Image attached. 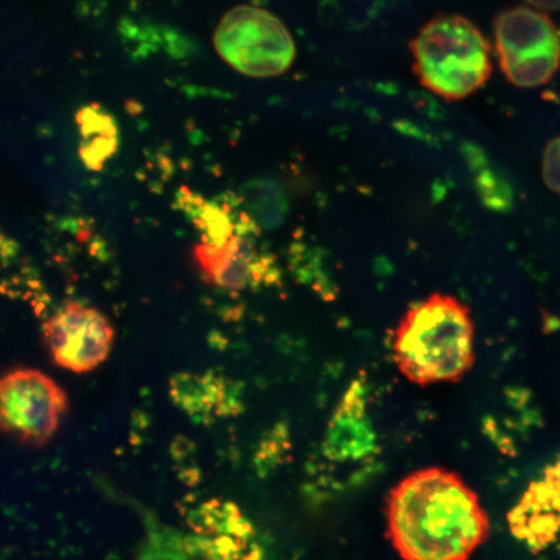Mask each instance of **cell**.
I'll return each instance as SVG.
<instances>
[{
	"mask_svg": "<svg viewBox=\"0 0 560 560\" xmlns=\"http://www.w3.org/2000/svg\"><path fill=\"white\" fill-rule=\"evenodd\" d=\"M42 332L56 365L75 374L100 368L108 359L116 335L101 311L77 301L52 314Z\"/></svg>",
	"mask_w": 560,
	"mask_h": 560,
	"instance_id": "52a82bcc",
	"label": "cell"
},
{
	"mask_svg": "<svg viewBox=\"0 0 560 560\" xmlns=\"http://www.w3.org/2000/svg\"><path fill=\"white\" fill-rule=\"evenodd\" d=\"M529 4L546 11H559L560 0H525Z\"/></svg>",
	"mask_w": 560,
	"mask_h": 560,
	"instance_id": "e0dca14e",
	"label": "cell"
},
{
	"mask_svg": "<svg viewBox=\"0 0 560 560\" xmlns=\"http://www.w3.org/2000/svg\"><path fill=\"white\" fill-rule=\"evenodd\" d=\"M172 397L188 416L201 422L235 416L240 397L233 385L212 375H179L172 382Z\"/></svg>",
	"mask_w": 560,
	"mask_h": 560,
	"instance_id": "7c38bea8",
	"label": "cell"
},
{
	"mask_svg": "<svg viewBox=\"0 0 560 560\" xmlns=\"http://www.w3.org/2000/svg\"><path fill=\"white\" fill-rule=\"evenodd\" d=\"M188 524L205 560H262L254 524L234 502L213 499L201 503Z\"/></svg>",
	"mask_w": 560,
	"mask_h": 560,
	"instance_id": "ba28073f",
	"label": "cell"
},
{
	"mask_svg": "<svg viewBox=\"0 0 560 560\" xmlns=\"http://www.w3.org/2000/svg\"><path fill=\"white\" fill-rule=\"evenodd\" d=\"M194 258L208 282L225 291L248 289L260 282L266 270L254 244L234 233L199 244Z\"/></svg>",
	"mask_w": 560,
	"mask_h": 560,
	"instance_id": "30bf717a",
	"label": "cell"
},
{
	"mask_svg": "<svg viewBox=\"0 0 560 560\" xmlns=\"http://www.w3.org/2000/svg\"><path fill=\"white\" fill-rule=\"evenodd\" d=\"M388 534L404 560H470L490 524L478 494L445 468H423L392 489Z\"/></svg>",
	"mask_w": 560,
	"mask_h": 560,
	"instance_id": "6da1fadb",
	"label": "cell"
},
{
	"mask_svg": "<svg viewBox=\"0 0 560 560\" xmlns=\"http://www.w3.org/2000/svg\"><path fill=\"white\" fill-rule=\"evenodd\" d=\"M68 408L66 390L37 369L0 375V433L13 443L30 450L50 444Z\"/></svg>",
	"mask_w": 560,
	"mask_h": 560,
	"instance_id": "5b68a950",
	"label": "cell"
},
{
	"mask_svg": "<svg viewBox=\"0 0 560 560\" xmlns=\"http://www.w3.org/2000/svg\"><path fill=\"white\" fill-rule=\"evenodd\" d=\"M80 131V156L90 171H101L118 149V129L114 116L97 104L77 112Z\"/></svg>",
	"mask_w": 560,
	"mask_h": 560,
	"instance_id": "4fadbf2b",
	"label": "cell"
},
{
	"mask_svg": "<svg viewBox=\"0 0 560 560\" xmlns=\"http://www.w3.org/2000/svg\"><path fill=\"white\" fill-rule=\"evenodd\" d=\"M542 177L546 186L560 196V136L551 139L544 151Z\"/></svg>",
	"mask_w": 560,
	"mask_h": 560,
	"instance_id": "2e32d148",
	"label": "cell"
},
{
	"mask_svg": "<svg viewBox=\"0 0 560 560\" xmlns=\"http://www.w3.org/2000/svg\"><path fill=\"white\" fill-rule=\"evenodd\" d=\"M410 50L420 83L445 101L465 100L492 74L489 42L466 18L432 19L412 39Z\"/></svg>",
	"mask_w": 560,
	"mask_h": 560,
	"instance_id": "3957f363",
	"label": "cell"
},
{
	"mask_svg": "<svg viewBox=\"0 0 560 560\" xmlns=\"http://www.w3.org/2000/svg\"><path fill=\"white\" fill-rule=\"evenodd\" d=\"M247 206L252 220L265 229L278 226L287 209L282 191L269 180H260L249 188Z\"/></svg>",
	"mask_w": 560,
	"mask_h": 560,
	"instance_id": "5bb4252c",
	"label": "cell"
},
{
	"mask_svg": "<svg viewBox=\"0 0 560 560\" xmlns=\"http://www.w3.org/2000/svg\"><path fill=\"white\" fill-rule=\"evenodd\" d=\"M362 383L349 388L328 431L326 451L338 460L360 459L374 447V433L365 415Z\"/></svg>",
	"mask_w": 560,
	"mask_h": 560,
	"instance_id": "8fae6325",
	"label": "cell"
},
{
	"mask_svg": "<svg viewBox=\"0 0 560 560\" xmlns=\"http://www.w3.org/2000/svg\"><path fill=\"white\" fill-rule=\"evenodd\" d=\"M221 59L237 73L252 79H272L291 68L296 45L282 20L260 7L231 9L214 32Z\"/></svg>",
	"mask_w": 560,
	"mask_h": 560,
	"instance_id": "277c9868",
	"label": "cell"
},
{
	"mask_svg": "<svg viewBox=\"0 0 560 560\" xmlns=\"http://www.w3.org/2000/svg\"><path fill=\"white\" fill-rule=\"evenodd\" d=\"M138 560H187L186 549L171 530H153Z\"/></svg>",
	"mask_w": 560,
	"mask_h": 560,
	"instance_id": "9a60e30c",
	"label": "cell"
},
{
	"mask_svg": "<svg viewBox=\"0 0 560 560\" xmlns=\"http://www.w3.org/2000/svg\"><path fill=\"white\" fill-rule=\"evenodd\" d=\"M471 313L444 293L419 301L405 313L392 341L400 373L417 385L459 382L475 363Z\"/></svg>",
	"mask_w": 560,
	"mask_h": 560,
	"instance_id": "7a4b0ae2",
	"label": "cell"
},
{
	"mask_svg": "<svg viewBox=\"0 0 560 560\" xmlns=\"http://www.w3.org/2000/svg\"><path fill=\"white\" fill-rule=\"evenodd\" d=\"M500 66L508 81L522 89L545 85L560 68V33L542 12L515 7L494 21Z\"/></svg>",
	"mask_w": 560,
	"mask_h": 560,
	"instance_id": "8992f818",
	"label": "cell"
},
{
	"mask_svg": "<svg viewBox=\"0 0 560 560\" xmlns=\"http://www.w3.org/2000/svg\"><path fill=\"white\" fill-rule=\"evenodd\" d=\"M509 525L517 540L530 550L541 551L560 534V460L532 482L509 514Z\"/></svg>",
	"mask_w": 560,
	"mask_h": 560,
	"instance_id": "9c48e42d",
	"label": "cell"
}]
</instances>
